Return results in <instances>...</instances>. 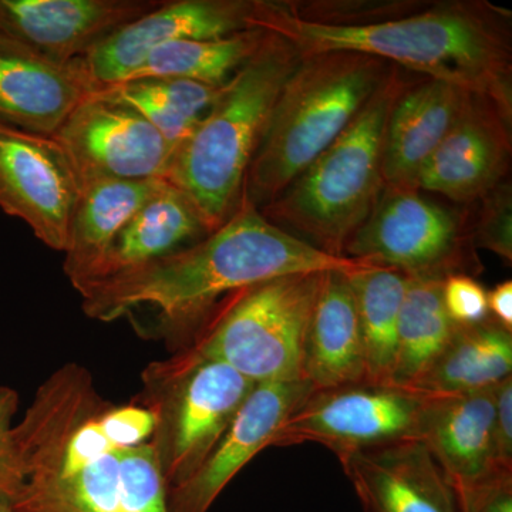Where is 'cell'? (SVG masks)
<instances>
[{
	"label": "cell",
	"instance_id": "1",
	"mask_svg": "<svg viewBox=\"0 0 512 512\" xmlns=\"http://www.w3.org/2000/svg\"><path fill=\"white\" fill-rule=\"evenodd\" d=\"M372 266L312 247L242 198L225 224L195 244L107 276L79 293L89 318L111 322L151 309L171 332L195 335L224 299L249 286L309 272L355 274Z\"/></svg>",
	"mask_w": 512,
	"mask_h": 512
},
{
	"label": "cell",
	"instance_id": "2",
	"mask_svg": "<svg viewBox=\"0 0 512 512\" xmlns=\"http://www.w3.org/2000/svg\"><path fill=\"white\" fill-rule=\"evenodd\" d=\"M248 28L281 37L301 57L328 52L377 57L487 97L512 114L507 12L487 2L434 3L402 18L338 26L298 18L285 2L252 0Z\"/></svg>",
	"mask_w": 512,
	"mask_h": 512
},
{
	"label": "cell",
	"instance_id": "3",
	"mask_svg": "<svg viewBox=\"0 0 512 512\" xmlns=\"http://www.w3.org/2000/svg\"><path fill=\"white\" fill-rule=\"evenodd\" d=\"M301 59L286 40L266 33L255 55L221 87L204 119L175 148L165 181L183 192L208 232L241 205L276 101Z\"/></svg>",
	"mask_w": 512,
	"mask_h": 512
},
{
	"label": "cell",
	"instance_id": "4",
	"mask_svg": "<svg viewBox=\"0 0 512 512\" xmlns=\"http://www.w3.org/2000/svg\"><path fill=\"white\" fill-rule=\"evenodd\" d=\"M393 64L353 52L302 57L279 94L245 180L261 210L350 126Z\"/></svg>",
	"mask_w": 512,
	"mask_h": 512
},
{
	"label": "cell",
	"instance_id": "5",
	"mask_svg": "<svg viewBox=\"0 0 512 512\" xmlns=\"http://www.w3.org/2000/svg\"><path fill=\"white\" fill-rule=\"evenodd\" d=\"M402 69L392 66L350 126L274 201L266 220L332 256L365 224L384 190L383 144L394 101L406 89Z\"/></svg>",
	"mask_w": 512,
	"mask_h": 512
},
{
	"label": "cell",
	"instance_id": "6",
	"mask_svg": "<svg viewBox=\"0 0 512 512\" xmlns=\"http://www.w3.org/2000/svg\"><path fill=\"white\" fill-rule=\"evenodd\" d=\"M136 403L156 416L150 444L168 490L195 473L256 386L227 363L185 348L141 373Z\"/></svg>",
	"mask_w": 512,
	"mask_h": 512
},
{
	"label": "cell",
	"instance_id": "7",
	"mask_svg": "<svg viewBox=\"0 0 512 512\" xmlns=\"http://www.w3.org/2000/svg\"><path fill=\"white\" fill-rule=\"evenodd\" d=\"M323 274L281 276L232 293L187 348L256 384L302 380L303 345Z\"/></svg>",
	"mask_w": 512,
	"mask_h": 512
},
{
	"label": "cell",
	"instance_id": "8",
	"mask_svg": "<svg viewBox=\"0 0 512 512\" xmlns=\"http://www.w3.org/2000/svg\"><path fill=\"white\" fill-rule=\"evenodd\" d=\"M25 473L15 512H170L168 487L150 441L67 463L53 444L19 423L13 427Z\"/></svg>",
	"mask_w": 512,
	"mask_h": 512
},
{
	"label": "cell",
	"instance_id": "9",
	"mask_svg": "<svg viewBox=\"0 0 512 512\" xmlns=\"http://www.w3.org/2000/svg\"><path fill=\"white\" fill-rule=\"evenodd\" d=\"M343 255L396 269L409 278L444 281L450 275L481 272L466 218L409 187H384Z\"/></svg>",
	"mask_w": 512,
	"mask_h": 512
},
{
	"label": "cell",
	"instance_id": "10",
	"mask_svg": "<svg viewBox=\"0 0 512 512\" xmlns=\"http://www.w3.org/2000/svg\"><path fill=\"white\" fill-rule=\"evenodd\" d=\"M434 394L394 383L362 382L313 390L281 424L272 447L315 443L336 457L420 440Z\"/></svg>",
	"mask_w": 512,
	"mask_h": 512
},
{
	"label": "cell",
	"instance_id": "11",
	"mask_svg": "<svg viewBox=\"0 0 512 512\" xmlns=\"http://www.w3.org/2000/svg\"><path fill=\"white\" fill-rule=\"evenodd\" d=\"M82 183L53 136L0 123V208L29 225L47 248L64 252Z\"/></svg>",
	"mask_w": 512,
	"mask_h": 512
},
{
	"label": "cell",
	"instance_id": "12",
	"mask_svg": "<svg viewBox=\"0 0 512 512\" xmlns=\"http://www.w3.org/2000/svg\"><path fill=\"white\" fill-rule=\"evenodd\" d=\"M80 183L165 180L174 148L136 110L99 94L70 114L55 136Z\"/></svg>",
	"mask_w": 512,
	"mask_h": 512
},
{
	"label": "cell",
	"instance_id": "13",
	"mask_svg": "<svg viewBox=\"0 0 512 512\" xmlns=\"http://www.w3.org/2000/svg\"><path fill=\"white\" fill-rule=\"evenodd\" d=\"M512 114L470 93L417 177V190L434 192L458 204L480 201L504 183L511 160Z\"/></svg>",
	"mask_w": 512,
	"mask_h": 512
},
{
	"label": "cell",
	"instance_id": "14",
	"mask_svg": "<svg viewBox=\"0 0 512 512\" xmlns=\"http://www.w3.org/2000/svg\"><path fill=\"white\" fill-rule=\"evenodd\" d=\"M252 0H170L111 33L83 57L100 87L124 82L154 50L248 30Z\"/></svg>",
	"mask_w": 512,
	"mask_h": 512
},
{
	"label": "cell",
	"instance_id": "15",
	"mask_svg": "<svg viewBox=\"0 0 512 512\" xmlns=\"http://www.w3.org/2000/svg\"><path fill=\"white\" fill-rule=\"evenodd\" d=\"M305 380L258 383L210 456L187 481L168 490L170 512H208L249 461L272 447L276 431L313 392Z\"/></svg>",
	"mask_w": 512,
	"mask_h": 512
},
{
	"label": "cell",
	"instance_id": "16",
	"mask_svg": "<svg viewBox=\"0 0 512 512\" xmlns=\"http://www.w3.org/2000/svg\"><path fill=\"white\" fill-rule=\"evenodd\" d=\"M163 0H0V33L59 63L83 59Z\"/></svg>",
	"mask_w": 512,
	"mask_h": 512
},
{
	"label": "cell",
	"instance_id": "17",
	"mask_svg": "<svg viewBox=\"0 0 512 512\" xmlns=\"http://www.w3.org/2000/svg\"><path fill=\"white\" fill-rule=\"evenodd\" d=\"M99 89L83 59L55 62L0 33V123L55 136Z\"/></svg>",
	"mask_w": 512,
	"mask_h": 512
},
{
	"label": "cell",
	"instance_id": "18",
	"mask_svg": "<svg viewBox=\"0 0 512 512\" xmlns=\"http://www.w3.org/2000/svg\"><path fill=\"white\" fill-rule=\"evenodd\" d=\"M338 458L365 512H458L453 488L423 441Z\"/></svg>",
	"mask_w": 512,
	"mask_h": 512
},
{
	"label": "cell",
	"instance_id": "19",
	"mask_svg": "<svg viewBox=\"0 0 512 512\" xmlns=\"http://www.w3.org/2000/svg\"><path fill=\"white\" fill-rule=\"evenodd\" d=\"M420 441L429 448L451 487L473 483L505 468L498 458L493 389L434 394Z\"/></svg>",
	"mask_w": 512,
	"mask_h": 512
},
{
	"label": "cell",
	"instance_id": "20",
	"mask_svg": "<svg viewBox=\"0 0 512 512\" xmlns=\"http://www.w3.org/2000/svg\"><path fill=\"white\" fill-rule=\"evenodd\" d=\"M468 92L426 79L394 101L383 144L384 187L417 188V177L457 119Z\"/></svg>",
	"mask_w": 512,
	"mask_h": 512
},
{
	"label": "cell",
	"instance_id": "21",
	"mask_svg": "<svg viewBox=\"0 0 512 512\" xmlns=\"http://www.w3.org/2000/svg\"><path fill=\"white\" fill-rule=\"evenodd\" d=\"M349 274H323L303 345L301 379L315 390L367 382L365 349Z\"/></svg>",
	"mask_w": 512,
	"mask_h": 512
},
{
	"label": "cell",
	"instance_id": "22",
	"mask_svg": "<svg viewBox=\"0 0 512 512\" xmlns=\"http://www.w3.org/2000/svg\"><path fill=\"white\" fill-rule=\"evenodd\" d=\"M165 180H97L82 185L64 249V274L79 291L99 271L124 225Z\"/></svg>",
	"mask_w": 512,
	"mask_h": 512
},
{
	"label": "cell",
	"instance_id": "23",
	"mask_svg": "<svg viewBox=\"0 0 512 512\" xmlns=\"http://www.w3.org/2000/svg\"><path fill=\"white\" fill-rule=\"evenodd\" d=\"M208 234L200 215L183 192L165 181L163 187L124 225L99 271L84 286L171 254Z\"/></svg>",
	"mask_w": 512,
	"mask_h": 512
},
{
	"label": "cell",
	"instance_id": "24",
	"mask_svg": "<svg viewBox=\"0 0 512 512\" xmlns=\"http://www.w3.org/2000/svg\"><path fill=\"white\" fill-rule=\"evenodd\" d=\"M512 376V330L488 316L476 325H457L453 338L416 389L461 394L493 389Z\"/></svg>",
	"mask_w": 512,
	"mask_h": 512
},
{
	"label": "cell",
	"instance_id": "25",
	"mask_svg": "<svg viewBox=\"0 0 512 512\" xmlns=\"http://www.w3.org/2000/svg\"><path fill=\"white\" fill-rule=\"evenodd\" d=\"M443 282L409 278L397 326L394 384L416 389L453 338L457 325L444 309Z\"/></svg>",
	"mask_w": 512,
	"mask_h": 512
},
{
	"label": "cell",
	"instance_id": "26",
	"mask_svg": "<svg viewBox=\"0 0 512 512\" xmlns=\"http://www.w3.org/2000/svg\"><path fill=\"white\" fill-rule=\"evenodd\" d=\"M365 349L367 382L392 383L397 326L409 276L384 266L348 275Z\"/></svg>",
	"mask_w": 512,
	"mask_h": 512
},
{
	"label": "cell",
	"instance_id": "27",
	"mask_svg": "<svg viewBox=\"0 0 512 512\" xmlns=\"http://www.w3.org/2000/svg\"><path fill=\"white\" fill-rule=\"evenodd\" d=\"M221 87L151 77L100 87L97 94L136 110L175 150L204 119Z\"/></svg>",
	"mask_w": 512,
	"mask_h": 512
},
{
	"label": "cell",
	"instance_id": "28",
	"mask_svg": "<svg viewBox=\"0 0 512 512\" xmlns=\"http://www.w3.org/2000/svg\"><path fill=\"white\" fill-rule=\"evenodd\" d=\"M265 35L262 30L248 29L220 39L168 43L154 50L124 82L157 77L224 86L255 55Z\"/></svg>",
	"mask_w": 512,
	"mask_h": 512
},
{
	"label": "cell",
	"instance_id": "29",
	"mask_svg": "<svg viewBox=\"0 0 512 512\" xmlns=\"http://www.w3.org/2000/svg\"><path fill=\"white\" fill-rule=\"evenodd\" d=\"M480 218L471 228L474 247L512 261V195L511 185L501 183L481 198Z\"/></svg>",
	"mask_w": 512,
	"mask_h": 512
},
{
	"label": "cell",
	"instance_id": "30",
	"mask_svg": "<svg viewBox=\"0 0 512 512\" xmlns=\"http://www.w3.org/2000/svg\"><path fill=\"white\" fill-rule=\"evenodd\" d=\"M18 407V392L10 387H0V498L10 503L15 501L25 483L12 426Z\"/></svg>",
	"mask_w": 512,
	"mask_h": 512
},
{
	"label": "cell",
	"instance_id": "31",
	"mask_svg": "<svg viewBox=\"0 0 512 512\" xmlns=\"http://www.w3.org/2000/svg\"><path fill=\"white\" fill-rule=\"evenodd\" d=\"M100 426L107 440L117 448L148 443L156 430V416L147 407L134 402L107 407L100 416Z\"/></svg>",
	"mask_w": 512,
	"mask_h": 512
},
{
	"label": "cell",
	"instance_id": "32",
	"mask_svg": "<svg viewBox=\"0 0 512 512\" xmlns=\"http://www.w3.org/2000/svg\"><path fill=\"white\" fill-rule=\"evenodd\" d=\"M451 488L458 512H512V470H498L481 480Z\"/></svg>",
	"mask_w": 512,
	"mask_h": 512
},
{
	"label": "cell",
	"instance_id": "33",
	"mask_svg": "<svg viewBox=\"0 0 512 512\" xmlns=\"http://www.w3.org/2000/svg\"><path fill=\"white\" fill-rule=\"evenodd\" d=\"M487 291L474 276L450 275L443 282V305L456 325H476L490 316Z\"/></svg>",
	"mask_w": 512,
	"mask_h": 512
},
{
	"label": "cell",
	"instance_id": "34",
	"mask_svg": "<svg viewBox=\"0 0 512 512\" xmlns=\"http://www.w3.org/2000/svg\"><path fill=\"white\" fill-rule=\"evenodd\" d=\"M494 430L498 458L512 470V376L493 387Z\"/></svg>",
	"mask_w": 512,
	"mask_h": 512
},
{
	"label": "cell",
	"instance_id": "35",
	"mask_svg": "<svg viewBox=\"0 0 512 512\" xmlns=\"http://www.w3.org/2000/svg\"><path fill=\"white\" fill-rule=\"evenodd\" d=\"M488 312L504 328L512 330V282L505 281L487 293Z\"/></svg>",
	"mask_w": 512,
	"mask_h": 512
},
{
	"label": "cell",
	"instance_id": "36",
	"mask_svg": "<svg viewBox=\"0 0 512 512\" xmlns=\"http://www.w3.org/2000/svg\"><path fill=\"white\" fill-rule=\"evenodd\" d=\"M0 512H15V510H13L12 503H10V501L0 498Z\"/></svg>",
	"mask_w": 512,
	"mask_h": 512
}]
</instances>
